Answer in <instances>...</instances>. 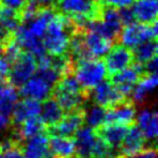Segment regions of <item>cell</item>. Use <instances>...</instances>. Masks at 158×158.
I'll return each mask as SVG.
<instances>
[{
  "label": "cell",
  "instance_id": "obj_17",
  "mask_svg": "<svg viewBox=\"0 0 158 158\" xmlns=\"http://www.w3.org/2000/svg\"><path fill=\"white\" fill-rule=\"evenodd\" d=\"M129 126L120 125V123H103L102 126L96 128L97 135L103 141H105L110 145L113 151H118L119 147L126 136Z\"/></svg>",
  "mask_w": 158,
  "mask_h": 158
},
{
  "label": "cell",
  "instance_id": "obj_10",
  "mask_svg": "<svg viewBox=\"0 0 158 158\" xmlns=\"http://www.w3.org/2000/svg\"><path fill=\"white\" fill-rule=\"evenodd\" d=\"M135 104L131 99H125L117 105L106 109L104 123H120L132 126L135 123Z\"/></svg>",
  "mask_w": 158,
  "mask_h": 158
},
{
  "label": "cell",
  "instance_id": "obj_19",
  "mask_svg": "<svg viewBox=\"0 0 158 158\" xmlns=\"http://www.w3.org/2000/svg\"><path fill=\"white\" fill-rule=\"evenodd\" d=\"M40 107H42L40 102L30 98H24L23 101L18 102L10 115L12 117L10 123L13 126H16L27 119L38 117L40 113Z\"/></svg>",
  "mask_w": 158,
  "mask_h": 158
},
{
  "label": "cell",
  "instance_id": "obj_3",
  "mask_svg": "<svg viewBox=\"0 0 158 158\" xmlns=\"http://www.w3.org/2000/svg\"><path fill=\"white\" fill-rule=\"evenodd\" d=\"M157 21L149 23V24L134 22L125 26V28L121 29L118 40L120 42L121 45L133 50L142 42L149 40H156L157 38Z\"/></svg>",
  "mask_w": 158,
  "mask_h": 158
},
{
  "label": "cell",
  "instance_id": "obj_32",
  "mask_svg": "<svg viewBox=\"0 0 158 158\" xmlns=\"http://www.w3.org/2000/svg\"><path fill=\"white\" fill-rule=\"evenodd\" d=\"M158 68V61H157V56L151 58L150 60L143 64V70L144 73H157Z\"/></svg>",
  "mask_w": 158,
  "mask_h": 158
},
{
  "label": "cell",
  "instance_id": "obj_33",
  "mask_svg": "<svg viewBox=\"0 0 158 158\" xmlns=\"http://www.w3.org/2000/svg\"><path fill=\"white\" fill-rule=\"evenodd\" d=\"M9 126H10V120H9V117H6V115L0 113V133L5 132Z\"/></svg>",
  "mask_w": 158,
  "mask_h": 158
},
{
  "label": "cell",
  "instance_id": "obj_21",
  "mask_svg": "<svg viewBox=\"0 0 158 158\" xmlns=\"http://www.w3.org/2000/svg\"><path fill=\"white\" fill-rule=\"evenodd\" d=\"M48 148L53 158H72L75 156V142L72 136L48 135Z\"/></svg>",
  "mask_w": 158,
  "mask_h": 158
},
{
  "label": "cell",
  "instance_id": "obj_7",
  "mask_svg": "<svg viewBox=\"0 0 158 158\" xmlns=\"http://www.w3.org/2000/svg\"><path fill=\"white\" fill-rule=\"evenodd\" d=\"M54 8L67 16H84L91 20L99 16V2L90 0H59Z\"/></svg>",
  "mask_w": 158,
  "mask_h": 158
},
{
  "label": "cell",
  "instance_id": "obj_13",
  "mask_svg": "<svg viewBox=\"0 0 158 158\" xmlns=\"http://www.w3.org/2000/svg\"><path fill=\"white\" fill-rule=\"evenodd\" d=\"M145 145H147V141L140 131V128L135 125H132L129 126L127 134L123 137V142L119 147L118 155L123 156V158L132 157L147 148Z\"/></svg>",
  "mask_w": 158,
  "mask_h": 158
},
{
  "label": "cell",
  "instance_id": "obj_2",
  "mask_svg": "<svg viewBox=\"0 0 158 158\" xmlns=\"http://www.w3.org/2000/svg\"><path fill=\"white\" fill-rule=\"evenodd\" d=\"M73 73L80 85L87 91L101 83L107 75L105 64L101 59H84L75 62Z\"/></svg>",
  "mask_w": 158,
  "mask_h": 158
},
{
  "label": "cell",
  "instance_id": "obj_22",
  "mask_svg": "<svg viewBox=\"0 0 158 158\" xmlns=\"http://www.w3.org/2000/svg\"><path fill=\"white\" fill-rule=\"evenodd\" d=\"M132 6L135 21L139 23L149 24L157 21V0H135Z\"/></svg>",
  "mask_w": 158,
  "mask_h": 158
},
{
  "label": "cell",
  "instance_id": "obj_35",
  "mask_svg": "<svg viewBox=\"0 0 158 158\" xmlns=\"http://www.w3.org/2000/svg\"><path fill=\"white\" fill-rule=\"evenodd\" d=\"M105 158H123V156H120V155H111V156H107Z\"/></svg>",
  "mask_w": 158,
  "mask_h": 158
},
{
  "label": "cell",
  "instance_id": "obj_18",
  "mask_svg": "<svg viewBox=\"0 0 158 158\" xmlns=\"http://www.w3.org/2000/svg\"><path fill=\"white\" fill-rule=\"evenodd\" d=\"M158 84L157 73H144L134 85L131 95V101L134 104H144L151 92H154Z\"/></svg>",
  "mask_w": 158,
  "mask_h": 158
},
{
  "label": "cell",
  "instance_id": "obj_14",
  "mask_svg": "<svg viewBox=\"0 0 158 158\" xmlns=\"http://www.w3.org/2000/svg\"><path fill=\"white\" fill-rule=\"evenodd\" d=\"M74 135L75 156L77 158H92V151L98 139L96 131L89 126H82Z\"/></svg>",
  "mask_w": 158,
  "mask_h": 158
},
{
  "label": "cell",
  "instance_id": "obj_6",
  "mask_svg": "<svg viewBox=\"0 0 158 158\" xmlns=\"http://www.w3.org/2000/svg\"><path fill=\"white\" fill-rule=\"evenodd\" d=\"M89 99H91L95 104L102 106L104 109H109L112 106L117 105L119 103L123 102L125 97L119 92L110 80H103L101 83H98L96 87H94L88 91Z\"/></svg>",
  "mask_w": 158,
  "mask_h": 158
},
{
  "label": "cell",
  "instance_id": "obj_1",
  "mask_svg": "<svg viewBox=\"0 0 158 158\" xmlns=\"http://www.w3.org/2000/svg\"><path fill=\"white\" fill-rule=\"evenodd\" d=\"M75 31V27L69 16L61 13L54 14L43 36V45L46 53L51 56H61L67 53L70 36Z\"/></svg>",
  "mask_w": 158,
  "mask_h": 158
},
{
  "label": "cell",
  "instance_id": "obj_31",
  "mask_svg": "<svg viewBox=\"0 0 158 158\" xmlns=\"http://www.w3.org/2000/svg\"><path fill=\"white\" fill-rule=\"evenodd\" d=\"M1 158H24V157H23L21 147L15 145V147H12V148L4 150V154H2V157Z\"/></svg>",
  "mask_w": 158,
  "mask_h": 158
},
{
  "label": "cell",
  "instance_id": "obj_25",
  "mask_svg": "<svg viewBox=\"0 0 158 158\" xmlns=\"http://www.w3.org/2000/svg\"><path fill=\"white\" fill-rule=\"evenodd\" d=\"M132 52L134 61L143 65L151 58L157 56V42H156V40H149L142 42L133 48Z\"/></svg>",
  "mask_w": 158,
  "mask_h": 158
},
{
  "label": "cell",
  "instance_id": "obj_8",
  "mask_svg": "<svg viewBox=\"0 0 158 158\" xmlns=\"http://www.w3.org/2000/svg\"><path fill=\"white\" fill-rule=\"evenodd\" d=\"M84 123V107L66 112L61 120L52 127L46 128L48 135L73 136Z\"/></svg>",
  "mask_w": 158,
  "mask_h": 158
},
{
  "label": "cell",
  "instance_id": "obj_34",
  "mask_svg": "<svg viewBox=\"0 0 158 158\" xmlns=\"http://www.w3.org/2000/svg\"><path fill=\"white\" fill-rule=\"evenodd\" d=\"M28 1L37 5L38 7H48V6L54 7V1L53 0H28Z\"/></svg>",
  "mask_w": 158,
  "mask_h": 158
},
{
  "label": "cell",
  "instance_id": "obj_11",
  "mask_svg": "<svg viewBox=\"0 0 158 158\" xmlns=\"http://www.w3.org/2000/svg\"><path fill=\"white\" fill-rule=\"evenodd\" d=\"M135 120L137 121V127L140 128L145 141L156 147V139L158 134V114L154 107H143L141 109Z\"/></svg>",
  "mask_w": 158,
  "mask_h": 158
},
{
  "label": "cell",
  "instance_id": "obj_20",
  "mask_svg": "<svg viewBox=\"0 0 158 158\" xmlns=\"http://www.w3.org/2000/svg\"><path fill=\"white\" fill-rule=\"evenodd\" d=\"M19 98L20 94L8 79L0 77V113L10 117Z\"/></svg>",
  "mask_w": 158,
  "mask_h": 158
},
{
  "label": "cell",
  "instance_id": "obj_15",
  "mask_svg": "<svg viewBox=\"0 0 158 158\" xmlns=\"http://www.w3.org/2000/svg\"><path fill=\"white\" fill-rule=\"evenodd\" d=\"M21 150L24 158H53L48 148V134L46 132L28 139L21 145Z\"/></svg>",
  "mask_w": 158,
  "mask_h": 158
},
{
  "label": "cell",
  "instance_id": "obj_23",
  "mask_svg": "<svg viewBox=\"0 0 158 158\" xmlns=\"http://www.w3.org/2000/svg\"><path fill=\"white\" fill-rule=\"evenodd\" d=\"M40 119L43 120L46 128L52 127L54 125H57L65 114V111L62 110V107L59 105L52 96L48 97V99H45L43 105L40 107Z\"/></svg>",
  "mask_w": 158,
  "mask_h": 158
},
{
  "label": "cell",
  "instance_id": "obj_28",
  "mask_svg": "<svg viewBox=\"0 0 158 158\" xmlns=\"http://www.w3.org/2000/svg\"><path fill=\"white\" fill-rule=\"evenodd\" d=\"M135 0H99L98 2L102 5L111 6L114 8H123V7H132Z\"/></svg>",
  "mask_w": 158,
  "mask_h": 158
},
{
  "label": "cell",
  "instance_id": "obj_26",
  "mask_svg": "<svg viewBox=\"0 0 158 158\" xmlns=\"http://www.w3.org/2000/svg\"><path fill=\"white\" fill-rule=\"evenodd\" d=\"M105 112L106 109L97 104L90 105L89 107L84 109V123H87V126L96 129L104 123Z\"/></svg>",
  "mask_w": 158,
  "mask_h": 158
},
{
  "label": "cell",
  "instance_id": "obj_24",
  "mask_svg": "<svg viewBox=\"0 0 158 158\" xmlns=\"http://www.w3.org/2000/svg\"><path fill=\"white\" fill-rule=\"evenodd\" d=\"M14 131L18 133L20 139L22 141L28 140L32 136L40 134L43 132H46V126L44 125L43 120L38 117L27 119L23 123H19L16 126H13Z\"/></svg>",
  "mask_w": 158,
  "mask_h": 158
},
{
  "label": "cell",
  "instance_id": "obj_29",
  "mask_svg": "<svg viewBox=\"0 0 158 158\" xmlns=\"http://www.w3.org/2000/svg\"><path fill=\"white\" fill-rule=\"evenodd\" d=\"M27 1L28 0H0V5L20 12L23 8V6L27 4Z\"/></svg>",
  "mask_w": 158,
  "mask_h": 158
},
{
  "label": "cell",
  "instance_id": "obj_12",
  "mask_svg": "<svg viewBox=\"0 0 158 158\" xmlns=\"http://www.w3.org/2000/svg\"><path fill=\"white\" fill-rule=\"evenodd\" d=\"M53 87L40 77L38 75H32L30 79L20 87V96L23 98H30L38 102H43L52 96Z\"/></svg>",
  "mask_w": 158,
  "mask_h": 158
},
{
  "label": "cell",
  "instance_id": "obj_16",
  "mask_svg": "<svg viewBox=\"0 0 158 158\" xmlns=\"http://www.w3.org/2000/svg\"><path fill=\"white\" fill-rule=\"evenodd\" d=\"M83 40L89 56L94 59H99L106 56V53L110 51V48L113 45V42L107 40L99 32L92 30L84 31Z\"/></svg>",
  "mask_w": 158,
  "mask_h": 158
},
{
  "label": "cell",
  "instance_id": "obj_9",
  "mask_svg": "<svg viewBox=\"0 0 158 158\" xmlns=\"http://www.w3.org/2000/svg\"><path fill=\"white\" fill-rule=\"evenodd\" d=\"M133 61H134V58H133L132 50L121 44H118L112 45L110 51L106 53L104 64H105L107 74L111 76L120 70L125 69Z\"/></svg>",
  "mask_w": 158,
  "mask_h": 158
},
{
  "label": "cell",
  "instance_id": "obj_5",
  "mask_svg": "<svg viewBox=\"0 0 158 158\" xmlns=\"http://www.w3.org/2000/svg\"><path fill=\"white\" fill-rule=\"evenodd\" d=\"M143 74H144L143 65L134 61V64L132 62L125 69L111 75L109 80L115 85V88L118 89L119 92L125 98L131 99L133 88H134V85L137 83V81L141 79V76Z\"/></svg>",
  "mask_w": 158,
  "mask_h": 158
},
{
  "label": "cell",
  "instance_id": "obj_27",
  "mask_svg": "<svg viewBox=\"0 0 158 158\" xmlns=\"http://www.w3.org/2000/svg\"><path fill=\"white\" fill-rule=\"evenodd\" d=\"M118 12H119V16H120V20H121L123 26H127V24H131V23L135 22V16H134L133 9L131 8V7L118 8Z\"/></svg>",
  "mask_w": 158,
  "mask_h": 158
},
{
  "label": "cell",
  "instance_id": "obj_36",
  "mask_svg": "<svg viewBox=\"0 0 158 158\" xmlns=\"http://www.w3.org/2000/svg\"><path fill=\"white\" fill-rule=\"evenodd\" d=\"M90 1H92V2H98L99 0H90Z\"/></svg>",
  "mask_w": 158,
  "mask_h": 158
},
{
  "label": "cell",
  "instance_id": "obj_30",
  "mask_svg": "<svg viewBox=\"0 0 158 158\" xmlns=\"http://www.w3.org/2000/svg\"><path fill=\"white\" fill-rule=\"evenodd\" d=\"M10 66H12L10 61L0 53V77L1 79H7L8 77Z\"/></svg>",
  "mask_w": 158,
  "mask_h": 158
},
{
  "label": "cell",
  "instance_id": "obj_4",
  "mask_svg": "<svg viewBox=\"0 0 158 158\" xmlns=\"http://www.w3.org/2000/svg\"><path fill=\"white\" fill-rule=\"evenodd\" d=\"M36 69H37L36 58L30 52L23 50L21 54L12 64L7 79L15 88H20L35 74Z\"/></svg>",
  "mask_w": 158,
  "mask_h": 158
}]
</instances>
